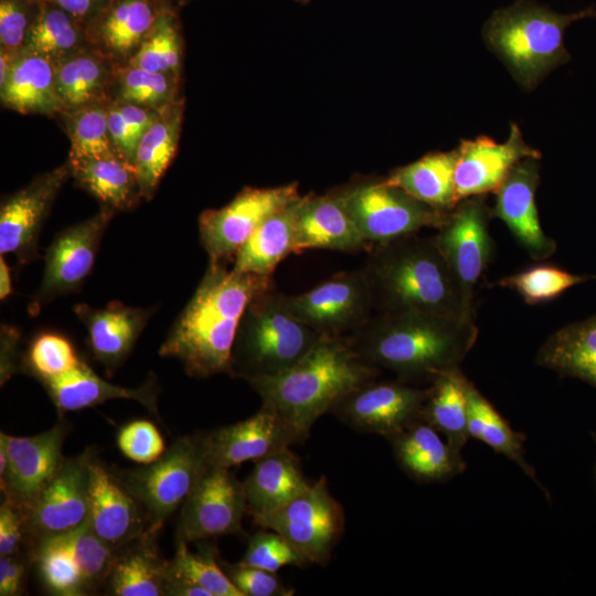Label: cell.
<instances>
[{
	"label": "cell",
	"mask_w": 596,
	"mask_h": 596,
	"mask_svg": "<svg viewBox=\"0 0 596 596\" xmlns=\"http://www.w3.org/2000/svg\"><path fill=\"white\" fill-rule=\"evenodd\" d=\"M427 396L428 387L375 379L347 394L330 413L355 430L389 438L422 418Z\"/></svg>",
	"instance_id": "14"
},
{
	"label": "cell",
	"mask_w": 596,
	"mask_h": 596,
	"mask_svg": "<svg viewBox=\"0 0 596 596\" xmlns=\"http://www.w3.org/2000/svg\"><path fill=\"white\" fill-rule=\"evenodd\" d=\"M298 187L297 182L272 188L246 187L226 205L203 211L199 235L209 263L234 260L267 217L300 198Z\"/></svg>",
	"instance_id": "10"
},
{
	"label": "cell",
	"mask_w": 596,
	"mask_h": 596,
	"mask_svg": "<svg viewBox=\"0 0 596 596\" xmlns=\"http://www.w3.org/2000/svg\"><path fill=\"white\" fill-rule=\"evenodd\" d=\"M181 78L131 65H116L110 102L127 103L160 111L180 95Z\"/></svg>",
	"instance_id": "41"
},
{
	"label": "cell",
	"mask_w": 596,
	"mask_h": 596,
	"mask_svg": "<svg viewBox=\"0 0 596 596\" xmlns=\"http://www.w3.org/2000/svg\"><path fill=\"white\" fill-rule=\"evenodd\" d=\"M81 361L71 341L55 332L38 334L30 343L25 356L28 369L39 380L63 374Z\"/></svg>",
	"instance_id": "47"
},
{
	"label": "cell",
	"mask_w": 596,
	"mask_h": 596,
	"mask_svg": "<svg viewBox=\"0 0 596 596\" xmlns=\"http://www.w3.org/2000/svg\"><path fill=\"white\" fill-rule=\"evenodd\" d=\"M455 188L457 200L496 192L512 168L525 158H541L512 123L504 142L488 136L464 139L456 148Z\"/></svg>",
	"instance_id": "20"
},
{
	"label": "cell",
	"mask_w": 596,
	"mask_h": 596,
	"mask_svg": "<svg viewBox=\"0 0 596 596\" xmlns=\"http://www.w3.org/2000/svg\"><path fill=\"white\" fill-rule=\"evenodd\" d=\"M183 34L178 8L163 0L161 10L128 65L181 78Z\"/></svg>",
	"instance_id": "39"
},
{
	"label": "cell",
	"mask_w": 596,
	"mask_h": 596,
	"mask_svg": "<svg viewBox=\"0 0 596 596\" xmlns=\"http://www.w3.org/2000/svg\"><path fill=\"white\" fill-rule=\"evenodd\" d=\"M25 515L9 501L0 508V556L14 555L23 540Z\"/></svg>",
	"instance_id": "52"
},
{
	"label": "cell",
	"mask_w": 596,
	"mask_h": 596,
	"mask_svg": "<svg viewBox=\"0 0 596 596\" xmlns=\"http://www.w3.org/2000/svg\"><path fill=\"white\" fill-rule=\"evenodd\" d=\"M310 485L299 458L289 448L268 455L254 462L243 481L248 514L255 518L273 512Z\"/></svg>",
	"instance_id": "29"
},
{
	"label": "cell",
	"mask_w": 596,
	"mask_h": 596,
	"mask_svg": "<svg viewBox=\"0 0 596 596\" xmlns=\"http://www.w3.org/2000/svg\"><path fill=\"white\" fill-rule=\"evenodd\" d=\"M8 468V455L3 446L0 445V477H2Z\"/></svg>",
	"instance_id": "57"
},
{
	"label": "cell",
	"mask_w": 596,
	"mask_h": 596,
	"mask_svg": "<svg viewBox=\"0 0 596 596\" xmlns=\"http://www.w3.org/2000/svg\"><path fill=\"white\" fill-rule=\"evenodd\" d=\"M362 269L376 313L473 318L433 236L412 233L372 245Z\"/></svg>",
	"instance_id": "3"
},
{
	"label": "cell",
	"mask_w": 596,
	"mask_h": 596,
	"mask_svg": "<svg viewBox=\"0 0 596 596\" xmlns=\"http://www.w3.org/2000/svg\"><path fill=\"white\" fill-rule=\"evenodd\" d=\"M67 434L65 422L30 437L0 434V445L8 455V468L1 479L4 500L24 515L41 492L58 472L63 461V445Z\"/></svg>",
	"instance_id": "15"
},
{
	"label": "cell",
	"mask_w": 596,
	"mask_h": 596,
	"mask_svg": "<svg viewBox=\"0 0 596 596\" xmlns=\"http://www.w3.org/2000/svg\"><path fill=\"white\" fill-rule=\"evenodd\" d=\"M272 277L209 263L190 300L173 322L159 354L174 358L189 376L231 373L232 349L251 299Z\"/></svg>",
	"instance_id": "1"
},
{
	"label": "cell",
	"mask_w": 596,
	"mask_h": 596,
	"mask_svg": "<svg viewBox=\"0 0 596 596\" xmlns=\"http://www.w3.org/2000/svg\"><path fill=\"white\" fill-rule=\"evenodd\" d=\"M68 162L76 184L102 205L128 211L142 200L134 167L117 155Z\"/></svg>",
	"instance_id": "33"
},
{
	"label": "cell",
	"mask_w": 596,
	"mask_h": 596,
	"mask_svg": "<svg viewBox=\"0 0 596 596\" xmlns=\"http://www.w3.org/2000/svg\"><path fill=\"white\" fill-rule=\"evenodd\" d=\"M158 113L127 103L107 104L108 130L113 147L117 156L131 167L135 166L139 141Z\"/></svg>",
	"instance_id": "46"
},
{
	"label": "cell",
	"mask_w": 596,
	"mask_h": 596,
	"mask_svg": "<svg viewBox=\"0 0 596 596\" xmlns=\"http://www.w3.org/2000/svg\"><path fill=\"white\" fill-rule=\"evenodd\" d=\"M92 460L89 450L65 458L25 515L26 529L40 540L72 531L87 522Z\"/></svg>",
	"instance_id": "19"
},
{
	"label": "cell",
	"mask_w": 596,
	"mask_h": 596,
	"mask_svg": "<svg viewBox=\"0 0 596 596\" xmlns=\"http://www.w3.org/2000/svg\"><path fill=\"white\" fill-rule=\"evenodd\" d=\"M386 439L398 466L418 483L444 482L466 470L461 451L422 418Z\"/></svg>",
	"instance_id": "24"
},
{
	"label": "cell",
	"mask_w": 596,
	"mask_h": 596,
	"mask_svg": "<svg viewBox=\"0 0 596 596\" xmlns=\"http://www.w3.org/2000/svg\"><path fill=\"white\" fill-rule=\"evenodd\" d=\"M222 568L243 596H291L295 588L287 586L275 572L242 563H222Z\"/></svg>",
	"instance_id": "51"
},
{
	"label": "cell",
	"mask_w": 596,
	"mask_h": 596,
	"mask_svg": "<svg viewBox=\"0 0 596 596\" xmlns=\"http://www.w3.org/2000/svg\"><path fill=\"white\" fill-rule=\"evenodd\" d=\"M107 104L63 110L58 115L71 141L70 161L117 155L108 130Z\"/></svg>",
	"instance_id": "44"
},
{
	"label": "cell",
	"mask_w": 596,
	"mask_h": 596,
	"mask_svg": "<svg viewBox=\"0 0 596 596\" xmlns=\"http://www.w3.org/2000/svg\"><path fill=\"white\" fill-rule=\"evenodd\" d=\"M54 65L64 110L110 102L116 64L93 45L78 49Z\"/></svg>",
	"instance_id": "30"
},
{
	"label": "cell",
	"mask_w": 596,
	"mask_h": 596,
	"mask_svg": "<svg viewBox=\"0 0 596 596\" xmlns=\"http://www.w3.org/2000/svg\"><path fill=\"white\" fill-rule=\"evenodd\" d=\"M12 292L11 270L4 259L0 256V299L4 300Z\"/></svg>",
	"instance_id": "55"
},
{
	"label": "cell",
	"mask_w": 596,
	"mask_h": 596,
	"mask_svg": "<svg viewBox=\"0 0 596 596\" xmlns=\"http://www.w3.org/2000/svg\"><path fill=\"white\" fill-rule=\"evenodd\" d=\"M379 374V369L356 354L348 336H323L288 370L248 384L260 397L262 405L275 409L307 439L322 415Z\"/></svg>",
	"instance_id": "4"
},
{
	"label": "cell",
	"mask_w": 596,
	"mask_h": 596,
	"mask_svg": "<svg viewBox=\"0 0 596 596\" xmlns=\"http://www.w3.org/2000/svg\"><path fill=\"white\" fill-rule=\"evenodd\" d=\"M588 18H596L594 6L560 13L533 0H517L490 15L483 25V40L514 79L532 91L571 60L565 31L573 22Z\"/></svg>",
	"instance_id": "5"
},
{
	"label": "cell",
	"mask_w": 596,
	"mask_h": 596,
	"mask_svg": "<svg viewBox=\"0 0 596 596\" xmlns=\"http://www.w3.org/2000/svg\"><path fill=\"white\" fill-rule=\"evenodd\" d=\"M456 161V149L430 152L412 163L394 169L386 180L417 200L448 212L459 202L455 188Z\"/></svg>",
	"instance_id": "35"
},
{
	"label": "cell",
	"mask_w": 596,
	"mask_h": 596,
	"mask_svg": "<svg viewBox=\"0 0 596 596\" xmlns=\"http://www.w3.org/2000/svg\"><path fill=\"white\" fill-rule=\"evenodd\" d=\"M163 0H110L86 26L91 45L126 65L153 25Z\"/></svg>",
	"instance_id": "26"
},
{
	"label": "cell",
	"mask_w": 596,
	"mask_h": 596,
	"mask_svg": "<svg viewBox=\"0 0 596 596\" xmlns=\"http://www.w3.org/2000/svg\"><path fill=\"white\" fill-rule=\"evenodd\" d=\"M462 386L467 401L469 436L514 461L549 499L547 489L540 482L533 466L525 459L524 435L511 428L466 375L462 377Z\"/></svg>",
	"instance_id": "34"
},
{
	"label": "cell",
	"mask_w": 596,
	"mask_h": 596,
	"mask_svg": "<svg viewBox=\"0 0 596 596\" xmlns=\"http://www.w3.org/2000/svg\"><path fill=\"white\" fill-rule=\"evenodd\" d=\"M539 158H525L510 171L496 193L492 217L501 220L518 243L535 260H544L556 251V243L540 223L535 193L540 181Z\"/></svg>",
	"instance_id": "21"
},
{
	"label": "cell",
	"mask_w": 596,
	"mask_h": 596,
	"mask_svg": "<svg viewBox=\"0 0 596 596\" xmlns=\"http://www.w3.org/2000/svg\"><path fill=\"white\" fill-rule=\"evenodd\" d=\"M0 100L2 107L23 115L57 118L64 107L57 92L54 63L21 50L0 86Z\"/></svg>",
	"instance_id": "28"
},
{
	"label": "cell",
	"mask_w": 596,
	"mask_h": 596,
	"mask_svg": "<svg viewBox=\"0 0 596 596\" xmlns=\"http://www.w3.org/2000/svg\"><path fill=\"white\" fill-rule=\"evenodd\" d=\"M337 189L350 217L371 246L425 227L438 228L449 212L417 200L386 178H358Z\"/></svg>",
	"instance_id": "7"
},
{
	"label": "cell",
	"mask_w": 596,
	"mask_h": 596,
	"mask_svg": "<svg viewBox=\"0 0 596 596\" xmlns=\"http://www.w3.org/2000/svg\"><path fill=\"white\" fill-rule=\"evenodd\" d=\"M25 574L24 564L11 556L0 557V595H17L22 586Z\"/></svg>",
	"instance_id": "54"
},
{
	"label": "cell",
	"mask_w": 596,
	"mask_h": 596,
	"mask_svg": "<svg viewBox=\"0 0 596 596\" xmlns=\"http://www.w3.org/2000/svg\"><path fill=\"white\" fill-rule=\"evenodd\" d=\"M246 513L243 482L230 469L210 466L181 507L178 540L189 543L242 533Z\"/></svg>",
	"instance_id": "16"
},
{
	"label": "cell",
	"mask_w": 596,
	"mask_h": 596,
	"mask_svg": "<svg viewBox=\"0 0 596 596\" xmlns=\"http://www.w3.org/2000/svg\"><path fill=\"white\" fill-rule=\"evenodd\" d=\"M116 211L102 205L93 216L62 230L45 254L41 284L31 310L77 291L91 274L104 233Z\"/></svg>",
	"instance_id": "13"
},
{
	"label": "cell",
	"mask_w": 596,
	"mask_h": 596,
	"mask_svg": "<svg viewBox=\"0 0 596 596\" xmlns=\"http://www.w3.org/2000/svg\"><path fill=\"white\" fill-rule=\"evenodd\" d=\"M295 1L300 4H308L311 0H295Z\"/></svg>",
	"instance_id": "59"
},
{
	"label": "cell",
	"mask_w": 596,
	"mask_h": 596,
	"mask_svg": "<svg viewBox=\"0 0 596 596\" xmlns=\"http://www.w3.org/2000/svg\"><path fill=\"white\" fill-rule=\"evenodd\" d=\"M171 1L179 9V8L185 6L187 3H189L192 0H171Z\"/></svg>",
	"instance_id": "58"
},
{
	"label": "cell",
	"mask_w": 596,
	"mask_h": 596,
	"mask_svg": "<svg viewBox=\"0 0 596 596\" xmlns=\"http://www.w3.org/2000/svg\"><path fill=\"white\" fill-rule=\"evenodd\" d=\"M56 408L62 412L96 406L108 400L125 398L139 402L158 416L155 379L138 387H125L98 376L84 361L74 369L40 380Z\"/></svg>",
	"instance_id": "27"
},
{
	"label": "cell",
	"mask_w": 596,
	"mask_h": 596,
	"mask_svg": "<svg viewBox=\"0 0 596 596\" xmlns=\"http://www.w3.org/2000/svg\"><path fill=\"white\" fill-rule=\"evenodd\" d=\"M73 310L87 330L95 359L108 371L118 368L134 349L153 309L111 301L103 308L77 304Z\"/></svg>",
	"instance_id": "25"
},
{
	"label": "cell",
	"mask_w": 596,
	"mask_h": 596,
	"mask_svg": "<svg viewBox=\"0 0 596 596\" xmlns=\"http://www.w3.org/2000/svg\"><path fill=\"white\" fill-rule=\"evenodd\" d=\"M58 7L74 17L85 28L110 0H39Z\"/></svg>",
	"instance_id": "53"
},
{
	"label": "cell",
	"mask_w": 596,
	"mask_h": 596,
	"mask_svg": "<svg viewBox=\"0 0 596 596\" xmlns=\"http://www.w3.org/2000/svg\"><path fill=\"white\" fill-rule=\"evenodd\" d=\"M592 436L596 445V433L592 432ZM595 476H596V465H595Z\"/></svg>",
	"instance_id": "60"
},
{
	"label": "cell",
	"mask_w": 596,
	"mask_h": 596,
	"mask_svg": "<svg viewBox=\"0 0 596 596\" xmlns=\"http://www.w3.org/2000/svg\"><path fill=\"white\" fill-rule=\"evenodd\" d=\"M39 0H0V46L20 52L35 21Z\"/></svg>",
	"instance_id": "50"
},
{
	"label": "cell",
	"mask_w": 596,
	"mask_h": 596,
	"mask_svg": "<svg viewBox=\"0 0 596 596\" xmlns=\"http://www.w3.org/2000/svg\"><path fill=\"white\" fill-rule=\"evenodd\" d=\"M369 365L385 369L397 380L430 382L460 369L478 338L473 318L429 313H375L348 336Z\"/></svg>",
	"instance_id": "2"
},
{
	"label": "cell",
	"mask_w": 596,
	"mask_h": 596,
	"mask_svg": "<svg viewBox=\"0 0 596 596\" xmlns=\"http://www.w3.org/2000/svg\"><path fill=\"white\" fill-rule=\"evenodd\" d=\"M117 446L128 459L142 465L156 461L166 451L160 432L146 419L123 426L117 434Z\"/></svg>",
	"instance_id": "49"
},
{
	"label": "cell",
	"mask_w": 596,
	"mask_h": 596,
	"mask_svg": "<svg viewBox=\"0 0 596 596\" xmlns=\"http://www.w3.org/2000/svg\"><path fill=\"white\" fill-rule=\"evenodd\" d=\"M141 507L125 482L92 460L87 521L100 540L116 551L138 539L143 525Z\"/></svg>",
	"instance_id": "23"
},
{
	"label": "cell",
	"mask_w": 596,
	"mask_h": 596,
	"mask_svg": "<svg viewBox=\"0 0 596 596\" xmlns=\"http://www.w3.org/2000/svg\"><path fill=\"white\" fill-rule=\"evenodd\" d=\"M350 217L338 189L301 195L296 216L292 254L307 249L358 252L370 249Z\"/></svg>",
	"instance_id": "22"
},
{
	"label": "cell",
	"mask_w": 596,
	"mask_h": 596,
	"mask_svg": "<svg viewBox=\"0 0 596 596\" xmlns=\"http://www.w3.org/2000/svg\"><path fill=\"white\" fill-rule=\"evenodd\" d=\"M88 44L86 28L79 21L58 7L41 2L22 51L55 64Z\"/></svg>",
	"instance_id": "40"
},
{
	"label": "cell",
	"mask_w": 596,
	"mask_h": 596,
	"mask_svg": "<svg viewBox=\"0 0 596 596\" xmlns=\"http://www.w3.org/2000/svg\"><path fill=\"white\" fill-rule=\"evenodd\" d=\"M240 563L277 573L291 565L306 567L311 562L279 533L263 529L253 534Z\"/></svg>",
	"instance_id": "48"
},
{
	"label": "cell",
	"mask_w": 596,
	"mask_h": 596,
	"mask_svg": "<svg viewBox=\"0 0 596 596\" xmlns=\"http://www.w3.org/2000/svg\"><path fill=\"white\" fill-rule=\"evenodd\" d=\"M596 276L572 274L557 266L540 264L499 279L494 286L518 292L528 305L556 299L568 288Z\"/></svg>",
	"instance_id": "45"
},
{
	"label": "cell",
	"mask_w": 596,
	"mask_h": 596,
	"mask_svg": "<svg viewBox=\"0 0 596 596\" xmlns=\"http://www.w3.org/2000/svg\"><path fill=\"white\" fill-rule=\"evenodd\" d=\"M168 572V587L173 584L189 585L203 589L209 596H243L217 563L215 549L210 545L192 552L188 549V542L178 540Z\"/></svg>",
	"instance_id": "43"
},
{
	"label": "cell",
	"mask_w": 596,
	"mask_h": 596,
	"mask_svg": "<svg viewBox=\"0 0 596 596\" xmlns=\"http://www.w3.org/2000/svg\"><path fill=\"white\" fill-rule=\"evenodd\" d=\"M183 111L184 98L180 96L158 113L139 141L134 167L143 200L153 198L175 156Z\"/></svg>",
	"instance_id": "31"
},
{
	"label": "cell",
	"mask_w": 596,
	"mask_h": 596,
	"mask_svg": "<svg viewBox=\"0 0 596 596\" xmlns=\"http://www.w3.org/2000/svg\"><path fill=\"white\" fill-rule=\"evenodd\" d=\"M305 440L275 409L262 405L244 421L206 432L207 461L230 469Z\"/></svg>",
	"instance_id": "18"
},
{
	"label": "cell",
	"mask_w": 596,
	"mask_h": 596,
	"mask_svg": "<svg viewBox=\"0 0 596 596\" xmlns=\"http://www.w3.org/2000/svg\"><path fill=\"white\" fill-rule=\"evenodd\" d=\"M116 555L108 574L109 588L116 596L168 595V563L162 561L153 546L146 542Z\"/></svg>",
	"instance_id": "38"
},
{
	"label": "cell",
	"mask_w": 596,
	"mask_h": 596,
	"mask_svg": "<svg viewBox=\"0 0 596 596\" xmlns=\"http://www.w3.org/2000/svg\"><path fill=\"white\" fill-rule=\"evenodd\" d=\"M34 556L40 576L51 592L71 596L91 588L78 554L63 534L40 540Z\"/></svg>",
	"instance_id": "42"
},
{
	"label": "cell",
	"mask_w": 596,
	"mask_h": 596,
	"mask_svg": "<svg viewBox=\"0 0 596 596\" xmlns=\"http://www.w3.org/2000/svg\"><path fill=\"white\" fill-rule=\"evenodd\" d=\"M535 363L596 387V313L552 333L538 350Z\"/></svg>",
	"instance_id": "32"
},
{
	"label": "cell",
	"mask_w": 596,
	"mask_h": 596,
	"mask_svg": "<svg viewBox=\"0 0 596 596\" xmlns=\"http://www.w3.org/2000/svg\"><path fill=\"white\" fill-rule=\"evenodd\" d=\"M72 177L68 160L36 175L6 196L0 206V255H13L20 265L38 256L43 224L64 183Z\"/></svg>",
	"instance_id": "17"
},
{
	"label": "cell",
	"mask_w": 596,
	"mask_h": 596,
	"mask_svg": "<svg viewBox=\"0 0 596 596\" xmlns=\"http://www.w3.org/2000/svg\"><path fill=\"white\" fill-rule=\"evenodd\" d=\"M18 53L0 46V86L6 82Z\"/></svg>",
	"instance_id": "56"
},
{
	"label": "cell",
	"mask_w": 596,
	"mask_h": 596,
	"mask_svg": "<svg viewBox=\"0 0 596 596\" xmlns=\"http://www.w3.org/2000/svg\"><path fill=\"white\" fill-rule=\"evenodd\" d=\"M464 375L460 369H456L435 376L429 382L422 412V419L438 430L458 451L470 438Z\"/></svg>",
	"instance_id": "37"
},
{
	"label": "cell",
	"mask_w": 596,
	"mask_h": 596,
	"mask_svg": "<svg viewBox=\"0 0 596 596\" xmlns=\"http://www.w3.org/2000/svg\"><path fill=\"white\" fill-rule=\"evenodd\" d=\"M273 281L248 302L232 349L230 376L247 382L277 375L323 337L296 318Z\"/></svg>",
	"instance_id": "6"
},
{
	"label": "cell",
	"mask_w": 596,
	"mask_h": 596,
	"mask_svg": "<svg viewBox=\"0 0 596 596\" xmlns=\"http://www.w3.org/2000/svg\"><path fill=\"white\" fill-rule=\"evenodd\" d=\"M300 198L267 217L255 230L235 255L234 269L272 277L280 262L292 254Z\"/></svg>",
	"instance_id": "36"
},
{
	"label": "cell",
	"mask_w": 596,
	"mask_h": 596,
	"mask_svg": "<svg viewBox=\"0 0 596 596\" xmlns=\"http://www.w3.org/2000/svg\"><path fill=\"white\" fill-rule=\"evenodd\" d=\"M206 433L179 437L156 461L129 471L125 485L148 512L149 530L181 508L209 468Z\"/></svg>",
	"instance_id": "8"
},
{
	"label": "cell",
	"mask_w": 596,
	"mask_h": 596,
	"mask_svg": "<svg viewBox=\"0 0 596 596\" xmlns=\"http://www.w3.org/2000/svg\"><path fill=\"white\" fill-rule=\"evenodd\" d=\"M491 210L485 195L460 200L433 236L461 289L465 307L473 316L477 283L490 263L493 241L489 233Z\"/></svg>",
	"instance_id": "11"
},
{
	"label": "cell",
	"mask_w": 596,
	"mask_h": 596,
	"mask_svg": "<svg viewBox=\"0 0 596 596\" xmlns=\"http://www.w3.org/2000/svg\"><path fill=\"white\" fill-rule=\"evenodd\" d=\"M292 315L322 336H349L373 316L363 269L336 274L299 295H286Z\"/></svg>",
	"instance_id": "12"
},
{
	"label": "cell",
	"mask_w": 596,
	"mask_h": 596,
	"mask_svg": "<svg viewBox=\"0 0 596 596\" xmlns=\"http://www.w3.org/2000/svg\"><path fill=\"white\" fill-rule=\"evenodd\" d=\"M256 525L284 536L311 564L326 565L342 538L345 515L331 494L326 476L284 507L253 518Z\"/></svg>",
	"instance_id": "9"
}]
</instances>
